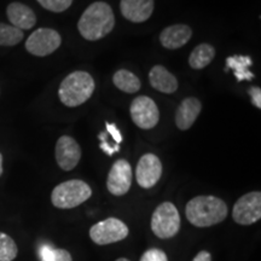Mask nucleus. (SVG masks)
<instances>
[{
  "instance_id": "17",
  "label": "nucleus",
  "mask_w": 261,
  "mask_h": 261,
  "mask_svg": "<svg viewBox=\"0 0 261 261\" xmlns=\"http://www.w3.org/2000/svg\"><path fill=\"white\" fill-rule=\"evenodd\" d=\"M150 85L162 93H174L178 90V80L163 65H155L149 73Z\"/></svg>"
},
{
  "instance_id": "9",
  "label": "nucleus",
  "mask_w": 261,
  "mask_h": 261,
  "mask_svg": "<svg viewBox=\"0 0 261 261\" xmlns=\"http://www.w3.org/2000/svg\"><path fill=\"white\" fill-rule=\"evenodd\" d=\"M232 218L240 225H252L261 219V192L243 195L233 205Z\"/></svg>"
},
{
  "instance_id": "1",
  "label": "nucleus",
  "mask_w": 261,
  "mask_h": 261,
  "mask_svg": "<svg viewBox=\"0 0 261 261\" xmlns=\"http://www.w3.org/2000/svg\"><path fill=\"white\" fill-rule=\"evenodd\" d=\"M115 25V16L109 4L96 2L91 4L81 15L77 29L83 38L90 41H97L107 37Z\"/></svg>"
},
{
  "instance_id": "19",
  "label": "nucleus",
  "mask_w": 261,
  "mask_h": 261,
  "mask_svg": "<svg viewBox=\"0 0 261 261\" xmlns=\"http://www.w3.org/2000/svg\"><path fill=\"white\" fill-rule=\"evenodd\" d=\"M113 83L117 89L126 93L138 92L142 86L138 76L126 69L117 70L113 76Z\"/></svg>"
},
{
  "instance_id": "15",
  "label": "nucleus",
  "mask_w": 261,
  "mask_h": 261,
  "mask_svg": "<svg viewBox=\"0 0 261 261\" xmlns=\"http://www.w3.org/2000/svg\"><path fill=\"white\" fill-rule=\"evenodd\" d=\"M202 110V104L197 98L189 97L185 98L179 104L175 112V125L179 129L187 130L194 125L196 119L200 115Z\"/></svg>"
},
{
  "instance_id": "21",
  "label": "nucleus",
  "mask_w": 261,
  "mask_h": 261,
  "mask_svg": "<svg viewBox=\"0 0 261 261\" xmlns=\"http://www.w3.org/2000/svg\"><path fill=\"white\" fill-rule=\"evenodd\" d=\"M39 257L40 261H73L68 250L58 249L50 244H42L39 249Z\"/></svg>"
},
{
  "instance_id": "20",
  "label": "nucleus",
  "mask_w": 261,
  "mask_h": 261,
  "mask_svg": "<svg viewBox=\"0 0 261 261\" xmlns=\"http://www.w3.org/2000/svg\"><path fill=\"white\" fill-rule=\"evenodd\" d=\"M252 64V58L248 56H231L226 58L227 68L234 71V76L238 81L253 79L254 74L248 69Z\"/></svg>"
},
{
  "instance_id": "11",
  "label": "nucleus",
  "mask_w": 261,
  "mask_h": 261,
  "mask_svg": "<svg viewBox=\"0 0 261 261\" xmlns=\"http://www.w3.org/2000/svg\"><path fill=\"white\" fill-rule=\"evenodd\" d=\"M162 175V163L155 154L143 155L136 168L137 182L140 188L155 187Z\"/></svg>"
},
{
  "instance_id": "24",
  "label": "nucleus",
  "mask_w": 261,
  "mask_h": 261,
  "mask_svg": "<svg viewBox=\"0 0 261 261\" xmlns=\"http://www.w3.org/2000/svg\"><path fill=\"white\" fill-rule=\"evenodd\" d=\"M42 8L52 12H63L70 8L73 0H38Z\"/></svg>"
},
{
  "instance_id": "31",
  "label": "nucleus",
  "mask_w": 261,
  "mask_h": 261,
  "mask_svg": "<svg viewBox=\"0 0 261 261\" xmlns=\"http://www.w3.org/2000/svg\"><path fill=\"white\" fill-rule=\"evenodd\" d=\"M116 261H130L128 259H126V257H120V259H117Z\"/></svg>"
},
{
  "instance_id": "7",
  "label": "nucleus",
  "mask_w": 261,
  "mask_h": 261,
  "mask_svg": "<svg viewBox=\"0 0 261 261\" xmlns=\"http://www.w3.org/2000/svg\"><path fill=\"white\" fill-rule=\"evenodd\" d=\"M60 33L51 28H39L33 32L25 41V48L29 54L38 57H45L54 54L61 46Z\"/></svg>"
},
{
  "instance_id": "29",
  "label": "nucleus",
  "mask_w": 261,
  "mask_h": 261,
  "mask_svg": "<svg viewBox=\"0 0 261 261\" xmlns=\"http://www.w3.org/2000/svg\"><path fill=\"white\" fill-rule=\"evenodd\" d=\"M192 261H212V255L211 253H208L207 250H202L194 257Z\"/></svg>"
},
{
  "instance_id": "14",
  "label": "nucleus",
  "mask_w": 261,
  "mask_h": 261,
  "mask_svg": "<svg viewBox=\"0 0 261 261\" xmlns=\"http://www.w3.org/2000/svg\"><path fill=\"white\" fill-rule=\"evenodd\" d=\"M192 31L187 24H174L165 28L160 34V42L168 50H177L187 45L191 39Z\"/></svg>"
},
{
  "instance_id": "5",
  "label": "nucleus",
  "mask_w": 261,
  "mask_h": 261,
  "mask_svg": "<svg viewBox=\"0 0 261 261\" xmlns=\"http://www.w3.org/2000/svg\"><path fill=\"white\" fill-rule=\"evenodd\" d=\"M180 228V215L172 202H163L151 217V230L156 237L168 240L174 237Z\"/></svg>"
},
{
  "instance_id": "26",
  "label": "nucleus",
  "mask_w": 261,
  "mask_h": 261,
  "mask_svg": "<svg viewBox=\"0 0 261 261\" xmlns=\"http://www.w3.org/2000/svg\"><path fill=\"white\" fill-rule=\"evenodd\" d=\"M99 139L102 140V143H100V149H102L104 152H107L108 155L112 156L114 152L119 151V150H120L119 146H116V148H113V146H110L109 144H108V143H107V133H100Z\"/></svg>"
},
{
  "instance_id": "23",
  "label": "nucleus",
  "mask_w": 261,
  "mask_h": 261,
  "mask_svg": "<svg viewBox=\"0 0 261 261\" xmlns=\"http://www.w3.org/2000/svg\"><path fill=\"white\" fill-rule=\"evenodd\" d=\"M18 249L9 234L0 232V261H12L17 256Z\"/></svg>"
},
{
  "instance_id": "30",
  "label": "nucleus",
  "mask_w": 261,
  "mask_h": 261,
  "mask_svg": "<svg viewBox=\"0 0 261 261\" xmlns=\"http://www.w3.org/2000/svg\"><path fill=\"white\" fill-rule=\"evenodd\" d=\"M3 174V155L0 154V175Z\"/></svg>"
},
{
  "instance_id": "13",
  "label": "nucleus",
  "mask_w": 261,
  "mask_h": 261,
  "mask_svg": "<svg viewBox=\"0 0 261 261\" xmlns=\"http://www.w3.org/2000/svg\"><path fill=\"white\" fill-rule=\"evenodd\" d=\"M120 10L126 19L133 23H142L152 15L154 0H121Z\"/></svg>"
},
{
  "instance_id": "27",
  "label": "nucleus",
  "mask_w": 261,
  "mask_h": 261,
  "mask_svg": "<svg viewBox=\"0 0 261 261\" xmlns=\"http://www.w3.org/2000/svg\"><path fill=\"white\" fill-rule=\"evenodd\" d=\"M107 129H108V132L110 133V135H112V137L114 138V140H115L116 142V144L119 145V143H121L122 142V136H121V132H120L119 129H117V127L114 125V123H109L108 122L107 123Z\"/></svg>"
},
{
  "instance_id": "12",
  "label": "nucleus",
  "mask_w": 261,
  "mask_h": 261,
  "mask_svg": "<svg viewBox=\"0 0 261 261\" xmlns=\"http://www.w3.org/2000/svg\"><path fill=\"white\" fill-rule=\"evenodd\" d=\"M81 159V148L69 136H62L56 144V160L63 171H71Z\"/></svg>"
},
{
  "instance_id": "4",
  "label": "nucleus",
  "mask_w": 261,
  "mask_h": 261,
  "mask_svg": "<svg viewBox=\"0 0 261 261\" xmlns=\"http://www.w3.org/2000/svg\"><path fill=\"white\" fill-rule=\"evenodd\" d=\"M92 196V189L79 179L61 182L51 194V202L60 210H71L83 204Z\"/></svg>"
},
{
  "instance_id": "18",
  "label": "nucleus",
  "mask_w": 261,
  "mask_h": 261,
  "mask_svg": "<svg viewBox=\"0 0 261 261\" xmlns=\"http://www.w3.org/2000/svg\"><path fill=\"white\" fill-rule=\"evenodd\" d=\"M215 57V48L210 44H201L192 50L189 64L192 69H203Z\"/></svg>"
},
{
  "instance_id": "22",
  "label": "nucleus",
  "mask_w": 261,
  "mask_h": 261,
  "mask_svg": "<svg viewBox=\"0 0 261 261\" xmlns=\"http://www.w3.org/2000/svg\"><path fill=\"white\" fill-rule=\"evenodd\" d=\"M23 39V32L14 25L0 23V45L14 46Z\"/></svg>"
},
{
  "instance_id": "28",
  "label": "nucleus",
  "mask_w": 261,
  "mask_h": 261,
  "mask_svg": "<svg viewBox=\"0 0 261 261\" xmlns=\"http://www.w3.org/2000/svg\"><path fill=\"white\" fill-rule=\"evenodd\" d=\"M249 94L252 97V102L254 106H255L257 109L261 108V90L259 87H252L249 90Z\"/></svg>"
},
{
  "instance_id": "16",
  "label": "nucleus",
  "mask_w": 261,
  "mask_h": 261,
  "mask_svg": "<svg viewBox=\"0 0 261 261\" xmlns=\"http://www.w3.org/2000/svg\"><path fill=\"white\" fill-rule=\"evenodd\" d=\"M6 14H8L9 21L11 22V25L21 31L31 29L37 23L34 11L22 3H11L6 9Z\"/></svg>"
},
{
  "instance_id": "2",
  "label": "nucleus",
  "mask_w": 261,
  "mask_h": 261,
  "mask_svg": "<svg viewBox=\"0 0 261 261\" xmlns=\"http://www.w3.org/2000/svg\"><path fill=\"white\" fill-rule=\"evenodd\" d=\"M185 214L194 226L210 227L226 219L227 205L215 196H197L188 202Z\"/></svg>"
},
{
  "instance_id": "25",
  "label": "nucleus",
  "mask_w": 261,
  "mask_h": 261,
  "mask_svg": "<svg viewBox=\"0 0 261 261\" xmlns=\"http://www.w3.org/2000/svg\"><path fill=\"white\" fill-rule=\"evenodd\" d=\"M139 261H168V257L163 250L152 248V249L146 250Z\"/></svg>"
},
{
  "instance_id": "3",
  "label": "nucleus",
  "mask_w": 261,
  "mask_h": 261,
  "mask_svg": "<svg viewBox=\"0 0 261 261\" xmlns=\"http://www.w3.org/2000/svg\"><path fill=\"white\" fill-rule=\"evenodd\" d=\"M94 92V80L87 71H74L62 81L58 96L69 108L79 107L90 99Z\"/></svg>"
},
{
  "instance_id": "10",
  "label": "nucleus",
  "mask_w": 261,
  "mask_h": 261,
  "mask_svg": "<svg viewBox=\"0 0 261 261\" xmlns=\"http://www.w3.org/2000/svg\"><path fill=\"white\" fill-rule=\"evenodd\" d=\"M132 185V168L126 160H117L110 168L107 179L108 191L114 196L126 195Z\"/></svg>"
},
{
  "instance_id": "6",
  "label": "nucleus",
  "mask_w": 261,
  "mask_h": 261,
  "mask_svg": "<svg viewBox=\"0 0 261 261\" xmlns=\"http://www.w3.org/2000/svg\"><path fill=\"white\" fill-rule=\"evenodd\" d=\"M128 236L127 225L116 218H108L90 228V237L98 246L116 243Z\"/></svg>"
},
{
  "instance_id": "8",
  "label": "nucleus",
  "mask_w": 261,
  "mask_h": 261,
  "mask_svg": "<svg viewBox=\"0 0 261 261\" xmlns=\"http://www.w3.org/2000/svg\"><path fill=\"white\" fill-rule=\"evenodd\" d=\"M132 121L142 129H151L158 125L160 112L156 103L150 97H137L129 107Z\"/></svg>"
}]
</instances>
